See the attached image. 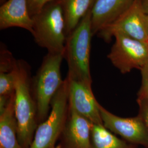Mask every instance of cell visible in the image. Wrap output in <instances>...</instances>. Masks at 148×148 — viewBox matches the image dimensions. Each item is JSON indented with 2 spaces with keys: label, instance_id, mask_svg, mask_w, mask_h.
I'll use <instances>...</instances> for the list:
<instances>
[{
  "label": "cell",
  "instance_id": "9a60e30c",
  "mask_svg": "<svg viewBox=\"0 0 148 148\" xmlns=\"http://www.w3.org/2000/svg\"><path fill=\"white\" fill-rule=\"evenodd\" d=\"M91 148H137L117 137L104 125L93 124L91 131Z\"/></svg>",
  "mask_w": 148,
  "mask_h": 148
},
{
  "label": "cell",
  "instance_id": "2e32d148",
  "mask_svg": "<svg viewBox=\"0 0 148 148\" xmlns=\"http://www.w3.org/2000/svg\"><path fill=\"white\" fill-rule=\"evenodd\" d=\"M14 68L8 73H0V95L11 97L14 93L16 75Z\"/></svg>",
  "mask_w": 148,
  "mask_h": 148
},
{
  "label": "cell",
  "instance_id": "d6986e66",
  "mask_svg": "<svg viewBox=\"0 0 148 148\" xmlns=\"http://www.w3.org/2000/svg\"><path fill=\"white\" fill-rule=\"evenodd\" d=\"M54 0H27V6L31 16L40 12L48 3Z\"/></svg>",
  "mask_w": 148,
  "mask_h": 148
},
{
  "label": "cell",
  "instance_id": "5b68a950",
  "mask_svg": "<svg viewBox=\"0 0 148 148\" xmlns=\"http://www.w3.org/2000/svg\"><path fill=\"white\" fill-rule=\"evenodd\" d=\"M51 109L46 119L37 126L29 148H56V142L63 132L69 112L66 79L54 97Z\"/></svg>",
  "mask_w": 148,
  "mask_h": 148
},
{
  "label": "cell",
  "instance_id": "8fae6325",
  "mask_svg": "<svg viewBox=\"0 0 148 148\" xmlns=\"http://www.w3.org/2000/svg\"><path fill=\"white\" fill-rule=\"evenodd\" d=\"M93 123L70 110L63 133L67 148H91V131Z\"/></svg>",
  "mask_w": 148,
  "mask_h": 148
},
{
  "label": "cell",
  "instance_id": "ffe728a7",
  "mask_svg": "<svg viewBox=\"0 0 148 148\" xmlns=\"http://www.w3.org/2000/svg\"><path fill=\"white\" fill-rule=\"evenodd\" d=\"M139 106V114L144 122L148 132V98L137 99Z\"/></svg>",
  "mask_w": 148,
  "mask_h": 148
},
{
  "label": "cell",
  "instance_id": "484cf974",
  "mask_svg": "<svg viewBox=\"0 0 148 148\" xmlns=\"http://www.w3.org/2000/svg\"><path fill=\"white\" fill-rule=\"evenodd\" d=\"M147 45H148V42H147Z\"/></svg>",
  "mask_w": 148,
  "mask_h": 148
},
{
  "label": "cell",
  "instance_id": "d4e9b609",
  "mask_svg": "<svg viewBox=\"0 0 148 148\" xmlns=\"http://www.w3.org/2000/svg\"><path fill=\"white\" fill-rule=\"evenodd\" d=\"M56 148H62L60 146H58V147H56Z\"/></svg>",
  "mask_w": 148,
  "mask_h": 148
},
{
  "label": "cell",
  "instance_id": "52a82bcc",
  "mask_svg": "<svg viewBox=\"0 0 148 148\" xmlns=\"http://www.w3.org/2000/svg\"><path fill=\"white\" fill-rule=\"evenodd\" d=\"M145 15L141 0H134L127 11L98 34L106 42L110 41L115 34L121 33L147 43L148 35L145 24Z\"/></svg>",
  "mask_w": 148,
  "mask_h": 148
},
{
  "label": "cell",
  "instance_id": "e0dca14e",
  "mask_svg": "<svg viewBox=\"0 0 148 148\" xmlns=\"http://www.w3.org/2000/svg\"><path fill=\"white\" fill-rule=\"evenodd\" d=\"M16 60L10 51L5 48H1L0 73H8L12 71L16 64Z\"/></svg>",
  "mask_w": 148,
  "mask_h": 148
},
{
  "label": "cell",
  "instance_id": "ba28073f",
  "mask_svg": "<svg viewBox=\"0 0 148 148\" xmlns=\"http://www.w3.org/2000/svg\"><path fill=\"white\" fill-rule=\"evenodd\" d=\"M99 111L104 126L110 132L120 136L133 144L148 148V132L139 115L125 118L117 116L99 105Z\"/></svg>",
  "mask_w": 148,
  "mask_h": 148
},
{
  "label": "cell",
  "instance_id": "44dd1931",
  "mask_svg": "<svg viewBox=\"0 0 148 148\" xmlns=\"http://www.w3.org/2000/svg\"><path fill=\"white\" fill-rule=\"evenodd\" d=\"M11 97H7L5 96L0 95V114L5 110L7 106L10 103Z\"/></svg>",
  "mask_w": 148,
  "mask_h": 148
},
{
  "label": "cell",
  "instance_id": "603a6c76",
  "mask_svg": "<svg viewBox=\"0 0 148 148\" xmlns=\"http://www.w3.org/2000/svg\"><path fill=\"white\" fill-rule=\"evenodd\" d=\"M145 28L146 31L147 32L148 35V14L145 15Z\"/></svg>",
  "mask_w": 148,
  "mask_h": 148
},
{
  "label": "cell",
  "instance_id": "6da1fadb",
  "mask_svg": "<svg viewBox=\"0 0 148 148\" xmlns=\"http://www.w3.org/2000/svg\"><path fill=\"white\" fill-rule=\"evenodd\" d=\"M15 115L18 138L22 148H29L37 127V110L31 93L30 69L27 62L16 60L14 66Z\"/></svg>",
  "mask_w": 148,
  "mask_h": 148
},
{
  "label": "cell",
  "instance_id": "cb8c5ba5",
  "mask_svg": "<svg viewBox=\"0 0 148 148\" xmlns=\"http://www.w3.org/2000/svg\"><path fill=\"white\" fill-rule=\"evenodd\" d=\"M7 0H0V3L2 5L3 4L4 2H5Z\"/></svg>",
  "mask_w": 148,
  "mask_h": 148
},
{
  "label": "cell",
  "instance_id": "4316f807",
  "mask_svg": "<svg viewBox=\"0 0 148 148\" xmlns=\"http://www.w3.org/2000/svg\"></svg>",
  "mask_w": 148,
  "mask_h": 148
},
{
  "label": "cell",
  "instance_id": "9c48e42d",
  "mask_svg": "<svg viewBox=\"0 0 148 148\" xmlns=\"http://www.w3.org/2000/svg\"><path fill=\"white\" fill-rule=\"evenodd\" d=\"M68 80L69 109L84 117L93 124L103 125L99 105L92 90V86L79 81Z\"/></svg>",
  "mask_w": 148,
  "mask_h": 148
},
{
  "label": "cell",
  "instance_id": "8992f818",
  "mask_svg": "<svg viewBox=\"0 0 148 148\" xmlns=\"http://www.w3.org/2000/svg\"><path fill=\"white\" fill-rule=\"evenodd\" d=\"M115 42L108 58L122 74L140 69L148 63V45L146 43L121 33L114 36Z\"/></svg>",
  "mask_w": 148,
  "mask_h": 148
},
{
  "label": "cell",
  "instance_id": "5bb4252c",
  "mask_svg": "<svg viewBox=\"0 0 148 148\" xmlns=\"http://www.w3.org/2000/svg\"><path fill=\"white\" fill-rule=\"evenodd\" d=\"M68 36L77 27L79 22L92 7L95 0H60Z\"/></svg>",
  "mask_w": 148,
  "mask_h": 148
},
{
  "label": "cell",
  "instance_id": "30bf717a",
  "mask_svg": "<svg viewBox=\"0 0 148 148\" xmlns=\"http://www.w3.org/2000/svg\"><path fill=\"white\" fill-rule=\"evenodd\" d=\"M134 0H95L91 8L93 34H98L125 13Z\"/></svg>",
  "mask_w": 148,
  "mask_h": 148
},
{
  "label": "cell",
  "instance_id": "7a4b0ae2",
  "mask_svg": "<svg viewBox=\"0 0 148 148\" xmlns=\"http://www.w3.org/2000/svg\"><path fill=\"white\" fill-rule=\"evenodd\" d=\"M91 8L74 31L67 36L63 53L68 67L66 78L90 86H92V82L90 56L91 40L93 35Z\"/></svg>",
  "mask_w": 148,
  "mask_h": 148
},
{
  "label": "cell",
  "instance_id": "3957f363",
  "mask_svg": "<svg viewBox=\"0 0 148 148\" xmlns=\"http://www.w3.org/2000/svg\"><path fill=\"white\" fill-rule=\"evenodd\" d=\"M32 18V35L37 45L48 53L63 54L67 35L60 0L48 3Z\"/></svg>",
  "mask_w": 148,
  "mask_h": 148
},
{
  "label": "cell",
  "instance_id": "ac0fdd59",
  "mask_svg": "<svg viewBox=\"0 0 148 148\" xmlns=\"http://www.w3.org/2000/svg\"><path fill=\"white\" fill-rule=\"evenodd\" d=\"M142 85L138 93L137 99L148 98V63L140 69Z\"/></svg>",
  "mask_w": 148,
  "mask_h": 148
},
{
  "label": "cell",
  "instance_id": "7402d4cb",
  "mask_svg": "<svg viewBox=\"0 0 148 148\" xmlns=\"http://www.w3.org/2000/svg\"><path fill=\"white\" fill-rule=\"evenodd\" d=\"M143 10L145 14H148V0H141Z\"/></svg>",
  "mask_w": 148,
  "mask_h": 148
},
{
  "label": "cell",
  "instance_id": "83f0119b",
  "mask_svg": "<svg viewBox=\"0 0 148 148\" xmlns=\"http://www.w3.org/2000/svg\"></svg>",
  "mask_w": 148,
  "mask_h": 148
},
{
  "label": "cell",
  "instance_id": "7c38bea8",
  "mask_svg": "<svg viewBox=\"0 0 148 148\" xmlns=\"http://www.w3.org/2000/svg\"><path fill=\"white\" fill-rule=\"evenodd\" d=\"M18 27L32 34L33 21L30 15L27 0H7L0 7V29Z\"/></svg>",
  "mask_w": 148,
  "mask_h": 148
},
{
  "label": "cell",
  "instance_id": "4fadbf2b",
  "mask_svg": "<svg viewBox=\"0 0 148 148\" xmlns=\"http://www.w3.org/2000/svg\"><path fill=\"white\" fill-rule=\"evenodd\" d=\"M0 148H22L18 138L14 93L5 110L0 114Z\"/></svg>",
  "mask_w": 148,
  "mask_h": 148
},
{
  "label": "cell",
  "instance_id": "277c9868",
  "mask_svg": "<svg viewBox=\"0 0 148 148\" xmlns=\"http://www.w3.org/2000/svg\"><path fill=\"white\" fill-rule=\"evenodd\" d=\"M63 54L48 53L37 71L34 79V98L37 110V120L46 119L52 101L64 81L61 75Z\"/></svg>",
  "mask_w": 148,
  "mask_h": 148
}]
</instances>
